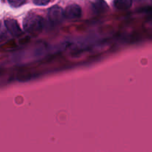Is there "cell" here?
<instances>
[{"instance_id":"6da1fadb","label":"cell","mask_w":152,"mask_h":152,"mask_svg":"<svg viewBox=\"0 0 152 152\" xmlns=\"http://www.w3.org/2000/svg\"><path fill=\"white\" fill-rule=\"evenodd\" d=\"M114 3L117 7H129L131 5V0H115Z\"/></svg>"},{"instance_id":"7a4b0ae2","label":"cell","mask_w":152,"mask_h":152,"mask_svg":"<svg viewBox=\"0 0 152 152\" xmlns=\"http://www.w3.org/2000/svg\"><path fill=\"white\" fill-rule=\"evenodd\" d=\"M9 2L13 6H19L22 4L25 0H8Z\"/></svg>"},{"instance_id":"3957f363","label":"cell","mask_w":152,"mask_h":152,"mask_svg":"<svg viewBox=\"0 0 152 152\" xmlns=\"http://www.w3.org/2000/svg\"><path fill=\"white\" fill-rule=\"evenodd\" d=\"M50 0H35L37 4H46Z\"/></svg>"},{"instance_id":"277c9868","label":"cell","mask_w":152,"mask_h":152,"mask_svg":"<svg viewBox=\"0 0 152 152\" xmlns=\"http://www.w3.org/2000/svg\"><path fill=\"white\" fill-rule=\"evenodd\" d=\"M1 26H0V35H1Z\"/></svg>"}]
</instances>
